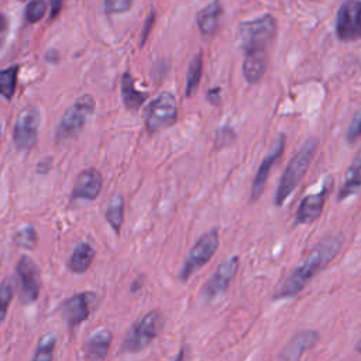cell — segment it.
Listing matches in <instances>:
<instances>
[{"label":"cell","mask_w":361,"mask_h":361,"mask_svg":"<svg viewBox=\"0 0 361 361\" xmlns=\"http://www.w3.org/2000/svg\"><path fill=\"white\" fill-rule=\"evenodd\" d=\"M121 96L128 110H137L147 99V93L135 89L134 79L128 72H126L121 78Z\"/></svg>","instance_id":"7402d4cb"},{"label":"cell","mask_w":361,"mask_h":361,"mask_svg":"<svg viewBox=\"0 0 361 361\" xmlns=\"http://www.w3.org/2000/svg\"><path fill=\"white\" fill-rule=\"evenodd\" d=\"M337 37L344 41H355L361 37V0H345L336 18Z\"/></svg>","instance_id":"9c48e42d"},{"label":"cell","mask_w":361,"mask_h":361,"mask_svg":"<svg viewBox=\"0 0 361 361\" xmlns=\"http://www.w3.org/2000/svg\"><path fill=\"white\" fill-rule=\"evenodd\" d=\"M183 355H185V351H183V350H180V351H179V354H178V357H176V360H175V361H183Z\"/></svg>","instance_id":"8d00e7d4"},{"label":"cell","mask_w":361,"mask_h":361,"mask_svg":"<svg viewBox=\"0 0 361 361\" xmlns=\"http://www.w3.org/2000/svg\"><path fill=\"white\" fill-rule=\"evenodd\" d=\"M51 159L49 158H47V159H42L41 162H38V168H37V171L38 172H41V173H45V172H48L49 171V168H51V165L49 164H47V162H49Z\"/></svg>","instance_id":"e575fe53"},{"label":"cell","mask_w":361,"mask_h":361,"mask_svg":"<svg viewBox=\"0 0 361 361\" xmlns=\"http://www.w3.org/2000/svg\"><path fill=\"white\" fill-rule=\"evenodd\" d=\"M238 265H240V259L237 255H231L227 259H224L217 267L214 274L204 283V286L202 289V295L207 300L214 299L216 296L221 295L230 286V282L234 279V276L238 271Z\"/></svg>","instance_id":"8fae6325"},{"label":"cell","mask_w":361,"mask_h":361,"mask_svg":"<svg viewBox=\"0 0 361 361\" xmlns=\"http://www.w3.org/2000/svg\"><path fill=\"white\" fill-rule=\"evenodd\" d=\"M62 6H63V0H51V11H49V17L51 18H55L59 11L62 10Z\"/></svg>","instance_id":"d6a6232c"},{"label":"cell","mask_w":361,"mask_h":361,"mask_svg":"<svg viewBox=\"0 0 361 361\" xmlns=\"http://www.w3.org/2000/svg\"><path fill=\"white\" fill-rule=\"evenodd\" d=\"M360 188H361V148H360L358 154L355 155V158L353 159V162H351V165L347 171L344 183H343L341 190L338 193V199L344 200V199L350 197Z\"/></svg>","instance_id":"44dd1931"},{"label":"cell","mask_w":361,"mask_h":361,"mask_svg":"<svg viewBox=\"0 0 361 361\" xmlns=\"http://www.w3.org/2000/svg\"><path fill=\"white\" fill-rule=\"evenodd\" d=\"M93 110H94L93 97L90 94L80 96L62 116L56 128V138L59 141H65L76 137L82 131L83 126L86 124Z\"/></svg>","instance_id":"5b68a950"},{"label":"cell","mask_w":361,"mask_h":361,"mask_svg":"<svg viewBox=\"0 0 361 361\" xmlns=\"http://www.w3.org/2000/svg\"><path fill=\"white\" fill-rule=\"evenodd\" d=\"M47 11V3L44 0H31L25 6V20L31 24L39 21Z\"/></svg>","instance_id":"f1b7e54d"},{"label":"cell","mask_w":361,"mask_h":361,"mask_svg":"<svg viewBox=\"0 0 361 361\" xmlns=\"http://www.w3.org/2000/svg\"><path fill=\"white\" fill-rule=\"evenodd\" d=\"M134 0H104V10L107 14H118L128 11Z\"/></svg>","instance_id":"4dcf8cb0"},{"label":"cell","mask_w":361,"mask_h":361,"mask_svg":"<svg viewBox=\"0 0 361 361\" xmlns=\"http://www.w3.org/2000/svg\"><path fill=\"white\" fill-rule=\"evenodd\" d=\"M16 245L27 250H32L37 244V233L32 226H24L14 234Z\"/></svg>","instance_id":"4316f807"},{"label":"cell","mask_w":361,"mask_h":361,"mask_svg":"<svg viewBox=\"0 0 361 361\" xmlns=\"http://www.w3.org/2000/svg\"><path fill=\"white\" fill-rule=\"evenodd\" d=\"M202 72H203V58H202V54L199 52L197 55L193 56L188 68V78H186V87H185L186 97H190L196 92L202 79Z\"/></svg>","instance_id":"603a6c76"},{"label":"cell","mask_w":361,"mask_h":361,"mask_svg":"<svg viewBox=\"0 0 361 361\" xmlns=\"http://www.w3.org/2000/svg\"><path fill=\"white\" fill-rule=\"evenodd\" d=\"M217 247H219L217 228H213L204 233L188 252L180 268V281L186 282L197 269L206 265L217 251Z\"/></svg>","instance_id":"8992f818"},{"label":"cell","mask_w":361,"mask_h":361,"mask_svg":"<svg viewBox=\"0 0 361 361\" xmlns=\"http://www.w3.org/2000/svg\"><path fill=\"white\" fill-rule=\"evenodd\" d=\"M344 243L341 233L322 237L307 252L305 259L293 268L275 288L272 299L285 300L296 296L322 269H324L340 252Z\"/></svg>","instance_id":"6da1fadb"},{"label":"cell","mask_w":361,"mask_h":361,"mask_svg":"<svg viewBox=\"0 0 361 361\" xmlns=\"http://www.w3.org/2000/svg\"><path fill=\"white\" fill-rule=\"evenodd\" d=\"M355 350H357L358 353H361V337H360V340H358V343H357V345H355Z\"/></svg>","instance_id":"74e56055"},{"label":"cell","mask_w":361,"mask_h":361,"mask_svg":"<svg viewBox=\"0 0 361 361\" xmlns=\"http://www.w3.org/2000/svg\"><path fill=\"white\" fill-rule=\"evenodd\" d=\"M13 293H14V289H13L11 281L10 279H4L0 283V324L6 319L8 306H10L11 299H13Z\"/></svg>","instance_id":"83f0119b"},{"label":"cell","mask_w":361,"mask_h":361,"mask_svg":"<svg viewBox=\"0 0 361 361\" xmlns=\"http://www.w3.org/2000/svg\"><path fill=\"white\" fill-rule=\"evenodd\" d=\"M106 219L113 230L118 234L124 219V200L121 195H113V197L110 199L106 209Z\"/></svg>","instance_id":"cb8c5ba5"},{"label":"cell","mask_w":361,"mask_h":361,"mask_svg":"<svg viewBox=\"0 0 361 361\" xmlns=\"http://www.w3.org/2000/svg\"><path fill=\"white\" fill-rule=\"evenodd\" d=\"M164 324V319L159 310H149L140 317L130 331L126 334L121 350L124 353H137L148 347L154 338L159 334Z\"/></svg>","instance_id":"277c9868"},{"label":"cell","mask_w":361,"mask_h":361,"mask_svg":"<svg viewBox=\"0 0 361 361\" xmlns=\"http://www.w3.org/2000/svg\"><path fill=\"white\" fill-rule=\"evenodd\" d=\"M39 113L35 107L23 109L16 120L13 140L18 151H30L38 138Z\"/></svg>","instance_id":"ba28073f"},{"label":"cell","mask_w":361,"mask_h":361,"mask_svg":"<svg viewBox=\"0 0 361 361\" xmlns=\"http://www.w3.org/2000/svg\"><path fill=\"white\" fill-rule=\"evenodd\" d=\"M55 344H56V338L52 333L44 334L39 338V343L37 345V351L34 354L32 361H52Z\"/></svg>","instance_id":"484cf974"},{"label":"cell","mask_w":361,"mask_h":361,"mask_svg":"<svg viewBox=\"0 0 361 361\" xmlns=\"http://www.w3.org/2000/svg\"><path fill=\"white\" fill-rule=\"evenodd\" d=\"M17 278L20 282V300L32 303L37 300L41 289V275L37 264L27 255H23L16 265Z\"/></svg>","instance_id":"30bf717a"},{"label":"cell","mask_w":361,"mask_h":361,"mask_svg":"<svg viewBox=\"0 0 361 361\" xmlns=\"http://www.w3.org/2000/svg\"><path fill=\"white\" fill-rule=\"evenodd\" d=\"M276 32V21L271 14L244 21L238 27L240 42L247 54H268L267 49Z\"/></svg>","instance_id":"3957f363"},{"label":"cell","mask_w":361,"mask_h":361,"mask_svg":"<svg viewBox=\"0 0 361 361\" xmlns=\"http://www.w3.org/2000/svg\"><path fill=\"white\" fill-rule=\"evenodd\" d=\"M283 148H285V137L281 135L275 141L271 152L262 159V162H261V165H259V168H258V171L255 173L254 182H252V188H251V200H257L261 196V193H262V190L265 188L268 175L271 172V168L281 158V155L283 152Z\"/></svg>","instance_id":"2e32d148"},{"label":"cell","mask_w":361,"mask_h":361,"mask_svg":"<svg viewBox=\"0 0 361 361\" xmlns=\"http://www.w3.org/2000/svg\"><path fill=\"white\" fill-rule=\"evenodd\" d=\"M94 250L90 244L87 243H80L78 244L69 259H68V268L69 271L75 272V274H83L89 269V267L92 265L93 262V258H94Z\"/></svg>","instance_id":"d6986e66"},{"label":"cell","mask_w":361,"mask_h":361,"mask_svg":"<svg viewBox=\"0 0 361 361\" xmlns=\"http://www.w3.org/2000/svg\"><path fill=\"white\" fill-rule=\"evenodd\" d=\"M7 18H6V16H3V14H0V32H4L6 30H7Z\"/></svg>","instance_id":"d590c367"},{"label":"cell","mask_w":361,"mask_h":361,"mask_svg":"<svg viewBox=\"0 0 361 361\" xmlns=\"http://www.w3.org/2000/svg\"><path fill=\"white\" fill-rule=\"evenodd\" d=\"M361 137V106L353 116V120L347 128L345 138L348 142H355Z\"/></svg>","instance_id":"f546056e"},{"label":"cell","mask_w":361,"mask_h":361,"mask_svg":"<svg viewBox=\"0 0 361 361\" xmlns=\"http://www.w3.org/2000/svg\"><path fill=\"white\" fill-rule=\"evenodd\" d=\"M94 303V295L90 292H80L71 296L61 305V316L68 323L69 327H76L85 322L90 312L92 305Z\"/></svg>","instance_id":"7c38bea8"},{"label":"cell","mask_w":361,"mask_h":361,"mask_svg":"<svg viewBox=\"0 0 361 361\" xmlns=\"http://www.w3.org/2000/svg\"><path fill=\"white\" fill-rule=\"evenodd\" d=\"M219 93H220V89H219V87H214V89L209 90V92H207V100H209L212 104H217L219 100H220Z\"/></svg>","instance_id":"836d02e7"},{"label":"cell","mask_w":361,"mask_h":361,"mask_svg":"<svg viewBox=\"0 0 361 361\" xmlns=\"http://www.w3.org/2000/svg\"><path fill=\"white\" fill-rule=\"evenodd\" d=\"M331 180V179H330ZM330 180L327 183V178L324 185L319 192L306 195L302 202L298 206V210L295 213V223L296 224H310L313 223L323 212L324 202L330 189Z\"/></svg>","instance_id":"4fadbf2b"},{"label":"cell","mask_w":361,"mask_h":361,"mask_svg":"<svg viewBox=\"0 0 361 361\" xmlns=\"http://www.w3.org/2000/svg\"><path fill=\"white\" fill-rule=\"evenodd\" d=\"M176 116L178 107L175 97L168 92L161 93L149 103L147 109L145 126L151 133H154L172 126L176 121Z\"/></svg>","instance_id":"52a82bcc"},{"label":"cell","mask_w":361,"mask_h":361,"mask_svg":"<svg viewBox=\"0 0 361 361\" xmlns=\"http://www.w3.org/2000/svg\"><path fill=\"white\" fill-rule=\"evenodd\" d=\"M154 20H155V13H154V10H152V11L149 13V16L147 17L145 24H144V31H142L141 42H140L141 47H142V45L145 44V41H147V37H148V32H149V30H151V27H152V24H154Z\"/></svg>","instance_id":"1f68e13d"},{"label":"cell","mask_w":361,"mask_h":361,"mask_svg":"<svg viewBox=\"0 0 361 361\" xmlns=\"http://www.w3.org/2000/svg\"><path fill=\"white\" fill-rule=\"evenodd\" d=\"M317 140L309 138L300 149L295 154V157L290 159L288 166L285 168V172L279 180L276 195H275V203L276 206L283 204V202L289 197V195L295 190L298 183L302 180L303 175L306 173L314 154L317 149Z\"/></svg>","instance_id":"7a4b0ae2"},{"label":"cell","mask_w":361,"mask_h":361,"mask_svg":"<svg viewBox=\"0 0 361 361\" xmlns=\"http://www.w3.org/2000/svg\"><path fill=\"white\" fill-rule=\"evenodd\" d=\"M113 334L107 329H100L89 336L83 343V355L87 361H103L107 357Z\"/></svg>","instance_id":"e0dca14e"},{"label":"cell","mask_w":361,"mask_h":361,"mask_svg":"<svg viewBox=\"0 0 361 361\" xmlns=\"http://www.w3.org/2000/svg\"><path fill=\"white\" fill-rule=\"evenodd\" d=\"M102 188H103L102 173L94 168H89L82 171L78 175L71 196L73 200H78V199L93 200L100 195Z\"/></svg>","instance_id":"5bb4252c"},{"label":"cell","mask_w":361,"mask_h":361,"mask_svg":"<svg viewBox=\"0 0 361 361\" xmlns=\"http://www.w3.org/2000/svg\"><path fill=\"white\" fill-rule=\"evenodd\" d=\"M221 13H223V7L219 0H213L212 3H209L204 8H202L197 13L196 21H197L199 30L203 35L210 37L217 31Z\"/></svg>","instance_id":"ac0fdd59"},{"label":"cell","mask_w":361,"mask_h":361,"mask_svg":"<svg viewBox=\"0 0 361 361\" xmlns=\"http://www.w3.org/2000/svg\"><path fill=\"white\" fill-rule=\"evenodd\" d=\"M18 71V65H13L0 71V96H3L7 100H10L16 93Z\"/></svg>","instance_id":"d4e9b609"},{"label":"cell","mask_w":361,"mask_h":361,"mask_svg":"<svg viewBox=\"0 0 361 361\" xmlns=\"http://www.w3.org/2000/svg\"><path fill=\"white\" fill-rule=\"evenodd\" d=\"M268 54H247L243 62V73L248 83H257L265 73Z\"/></svg>","instance_id":"ffe728a7"},{"label":"cell","mask_w":361,"mask_h":361,"mask_svg":"<svg viewBox=\"0 0 361 361\" xmlns=\"http://www.w3.org/2000/svg\"><path fill=\"white\" fill-rule=\"evenodd\" d=\"M319 341V333L312 330V329H306V330H300L296 334H293L290 337V340L286 343V345L282 348L281 353V360L282 361H299V358L309 351L310 348H313Z\"/></svg>","instance_id":"9a60e30c"}]
</instances>
